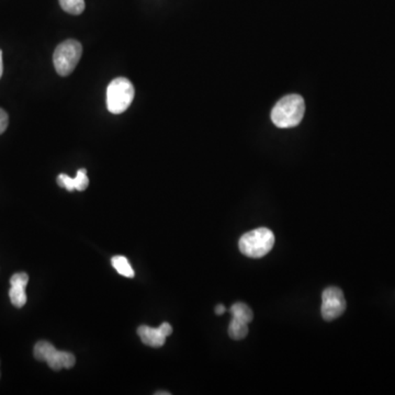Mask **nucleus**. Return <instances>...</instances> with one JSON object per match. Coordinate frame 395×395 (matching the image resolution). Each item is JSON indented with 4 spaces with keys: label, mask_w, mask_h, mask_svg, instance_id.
I'll use <instances>...</instances> for the list:
<instances>
[{
    "label": "nucleus",
    "mask_w": 395,
    "mask_h": 395,
    "mask_svg": "<svg viewBox=\"0 0 395 395\" xmlns=\"http://www.w3.org/2000/svg\"><path fill=\"white\" fill-rule=\"evenodd\" d=\"M8 125H9V117H8L7 112L0 108V134H3L4 132L7 130Z\"/></svg>",
    "instance_id": "obj_16"
},
{
    "label": "nucleus",
    "mask_w": 395,
    "mask_h": 395,
    "mask_svg": "<svg viewBox=\"0 0 395 395\" xmlns=\"http://www.w3.org/2000/svg\"><path fill=\"white\" fill-rule=\"evenodd\" d=\"M160 328L165 336L168 337L169 336V335H172V325L169 324V323H162V324L160 325Z\"/></svg>",
    "instance_id": "obj_17"
},
{
    "label": "nucleus",
    "mask_w": 395,
    "mask_h": 395,
    "mask_svg": "<svg viewBox=\"0 0 395 395\" xmlns=\"http://www.w3.org/2000/svg\"><path fill=\"white\" fill-rule=\"evenodd\" d=\"M62 9L69 15H78L84 13L85 0H59Z\"/></svg>",
    "instance_id": "obj_14"
},
{
    "label": "nucleus",
    "mask_w": 395,
    "mask_h": 395,
    "mask_svg": "<svg viewBox=\"0 0 395 395\" xmlns=\"http://www.w3.org/2000/svg\"><path fill=\"white\" fill-rule=\"evenodd\" d=\"M275 245V235L272 230L259 228L251 230L242 236L238 242L240 251L249 258H261L272 249Z\"/></svg>",
    "instance_id": "obj_2"
},
{
    "label": "nucleus",
    "mask_w": 395,
    "mask_h": 395,
    "mask_svg": "<svg viewBox=\"0 0 395 395\" xmlns=\"http://www.w3.org/2000/svg\"><path fill=\"white\" fill-rule=\"evenodd\" d=\"M57 185H59L60 187L65 188V189H67L69 191L86 190L89 185V179L88 177H87V170L84 169V168L79 169L75 178H71L69 176L65 175V174H61V175H59V177H57Z\"/></svg>",
    "instance_id": "obj_6"
},
{
    "label": "nucleus",
    "mask_w": 395,
    "mask_h": 395,
    "mask_svg": "<svg viewBox=\"0 0 395 395\" xmlns=\"http://www.w3.org/2000/svg\"><path fill=\"white\" fill-rule=\"evenodd\" d=\"M29 282V276L26 272H18V274L13 275L11 279V284H22L27 286Z\"/></svg>",
    "instance_id": "obj_15"
},
{
    "label": "nucleus",
    "mask_w": 395,
    "mask_h": 395,
    "mask_svg": "<svg viewBox=\"0 0 395 395\" xmlns=\"http://www.w3.org/2000/svg\"><path fill=\"white\" fill-rule=\"evenodd\" d=\"M48 367L51 369L55 370V371H59V370L63 369H71L75 365V356L69 352H61V350L56 349L53 355L48 359Z\"/></svg>",
    "instance_id": "obj_8"
},
{
    "label": "nucleus",
    "mask_w": 395,
    "mask_h": 395,
    "mask_svg": "<svg viewBox=\"0 0 395 395\" xmlns=\"http://www.w3.org/2000/svg\"><path fill=\"white\" fill-rule=\"evenodd\" d=\"M135 96L133 84L125 77L113 79L106 88V108L113 114L127 111Z\"/></svg>",
    "instance_id": "obj_3"
},
{
    "label": "nucleus",
    "mask_w": 395,
    "mask_h": 395,
    "mask_svg": "<svg viewBox=\"0 0 395 395\" xmlns=\"http://www.w3.org/2000/svg\"><path fill=\"white\" fill-rule=\"evenodd\" d=\"M347 304L345 300L344 292L337 286H328L322 294V313L325 321H334L344 314Z\"/></svg>",
    "instance_id": "obj_5"
},
{
    "label": "nucleus",
    "mask_w": 395,
    "mask_h": 395,
    "mask_svg": "<svg viewBox=\"0 0 395 395\" xmlns=\"http://www.w3.org/2000/svg\"><path fill=\"white\" fill-rule=\"evenodd\" d=\"M137 334L139 338L147 346L151 347L158 348L162 347V345L166 342L167 337L162 334L160 327L158 328H153V327L142 325L137 328Z\"/></svg>",
    "instance_id": "obj_7"
},
{
    "label": "nucleus",
    "mask_w": 395,
    "mask_h": 395,
    "mask_svg": "<svg viewBox=\"0 0 395 395\" xmlns=\"http://www.w3.org/2000/svg\"><path fill=\"white\" fill-rule=\"evenodd\" d=\"M26 286L22 284H11L9 298L13 307H22L27 303Z\"/></svg>",
    "instance_id": "obj_12"
},
{
    "label": "nucleus",
    "mask_w": 395,
    "mask_h": 395,
    "mask_svg": "<svg viewBox=\"0 0 395 395\" xmlns=\"http://www.w3.org/2000/svg\"><path fill=\"white\" fill-rule=\"evenodd\" d=\"M230 311V314H232V317H234V319L243 321V322L247 323V324H249V323L253 321V311H251V307H249L247 304L242 303V302H237V303L232 305Z\"/></svg>",
    "instance_id": "obj_10"
},
{
    "label": "nucleus",
    "mask_w": 395,
    "mask_h": 395,
    "mask_svg": "<svg viewBox=\"0 0 395 395\" xmlns=\"http://www.w3.org/2000/svg\"><path fill=\"white\" fill-rule=\"evenodd\" d=\"M4 73V63H3V51L0 50V78L3 76Z\"/></svg>",
    "instance_id": "obj_19"
},
{
    "label": "nucleus",
    "mask_w": 395,
    "mask_h": 395,
    "mask_svg": "<svg viewBox=\"0 0 395 395\" xmlns=\"http://www.w3.org/2000/svg\"><path fill=\"white\" fill-rule=\"evenodd\" d=\"M55 352L56 348L54 347L53 345L51 342H46V340L36 342L34 349H33L34 357L39 361H48V358L51 357Z\"/></svg>",
    "instance_id": "obj_11"
},
{
    "label": "nucleus",
    "mask_w": 395,
    "mask_h": 395,
    "mask_svg": "<svg viewBox=\"0 0 395 395\" xmlns=\"http://www.w3.org/2000/svg\"><path fill=\"white\" fill-rule=\"evenodd\" d=\"M81 54L83 46L81 42L73 39L64 41L54 52L53 62L56 73L64 77L71 75L81 61Z\"/></svg>",
    "instance_id": "obj_4"
},
{
    "label": "nucleus",
    "mask_w": 395,
    "mask_h": 395,
    "mask_svg": "<svg viewBox=\"0 0 395 395\" xmlns=\"http://www.w3.org/2000/svg\"><path fill=\"white\" fill-rule=\"evenodd\" d=\"M305 112L304 99L300 95H289L277 102L271 111V121L282 129L300 125Z\"/></svg>",
    "instance_id": "obj_1"
},
{
    "label": "nucleus",
    "mask_w": 395,
    "mask_h": 395,
    "mask_svg": "<svg viewBox=\"0 0 395 395\" xmlns=\"http://www.w3.org/2000/svg\"><path fill=\"white\" fill-rule=\"evenodd\" d=\"M111 263L113 268L118 271V274L121 275V276L127 277V278L134 277V270L125 256L112 257Z\"/></svg>",
    "instance_id": "obj_13"
},
{
    "label": "nucleus",
    "mask_w": 395,
    "mask_h": 395,
    "mask_svg": "<svg viewBox=\"0 0 395 395\" xmlns=\"http://www.w3.org/2000/svg\"><path fill=\"white\" fill-rule=\"evenodd\" d=\"M156 394H158V395H160V394L169 395L170 393L169 392H156Z\"/></svg>",
    "instance_id": "obj_20"
},
{
    "label": "nucleus",
    "mask_w": 395,
    "mask_h": 395,
    "mask_svg": "<svg viewBox=\"0 0 395 395\" xmlns=\"http://www.w3.org/2000/svg\"><path fill=\"white\" fill-rule=\"evenodd\" d=\"M228 335L234 340H241L249 335V324L240 321V319L232 317L230 325H228Z\"/></svg>",
    "instance_id": "obj_9"
},
{
    "label": "nucleus",
    "mask_w": 395,
    "mask_h": 395,
    "mask_svg": "<svg viewBox=\"0 0 395 395\" xmlns=\"http://www.w3.org/2000/svg\"><path fill=\"white\" fill-rule=\"evenodd\" d=\"M224 312H226V307H224L223 304H219L216 305V313L218 315L223 314Z\"/></svg>",
    "instance_id": "obj_18"
}]
</instances>
